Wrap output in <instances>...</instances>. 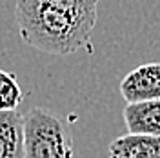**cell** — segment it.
<instances>
[{
    "mask_svg": "<svg viewBox=\"0 0 160 158\" xmlns=\"http://www.w3.org/2000/svg\"><path fill=\"white\" fill-rule=\"evenodd\" d=\"M15 18L29 47L68 57L89 44L98 0H15Z\"/></svg>",
    "mask_w": 160,
    "mask_h": 158,
    "instance_id": "1",
    "label": "cell"
},
{
    "mask_svg": "<svg viewBox=\"0 0 160 158\" xmlns=\"http://www.w3.org/2000/svg\"><path fill=\"white\" fill-rule=\"evenodd\" d=\"M24 158H73L69 122L46 107L24 115Z\"/></svg>",
    "mask_w": 160,
    "mask_h": 158,
    "instance_id": "2",
    "label": "cell"
},
{
    "mask_svg": "<svg viewBox=\"0 0 160 158\" xmlns=\"http://www.w3.org/2000/svg\"><path fill=\"white\" fill-rule=\"evenodd\" d=\"M120 95L126 104L160 98V62L142 64L129 71L120 82Z\"/></svg>",
    "mask_w": 160,
    "mask_h": 158,
    "instance_id": "3",
    "label": "cell"
},
{
    "mask_svg": "<svg viewBox=\"0 0 160 158\" xmlns=\"http://www.w3.org/2000/svg\"><path fill=\"white\" fill-rule=\"evenodd\" d=\"M122 116L129 135L160 136V98L126 104Z\"/></svg>",
    "mask_w": 160,
    "mask_h": 158,
    "instance_id": "4",
    "label": "cell"
},
{
    "mask_svg": "<svg viewBox=\"0 0 160 158\" xmlns=\"http://www.w3.org/2000/svg\"><path fill=\"white\" fill-rule=\"evenodd\" d=\"M0 158H24V116L0 111Z\"/></svg>",
    "mask_w": 160,
    "mask_h": 158,
    "instance_id": "5",
    "label": "cell"
},
{
    "mask_svg": "<svg viewBox=\"0 0 160 158\" xmlns=\"http://www.w3.org/2000/svg\"><path fill=\"white\" fill-rule=\"evenodd\" d=\"M109 158H160V136H118L109 144Z\"/></svg>",
    "mask_w": 160,
    "mask_h": 158,
    "instance_id": "6",
    "label": "cell"
},
{
    "mask_svg": "<svg viewBox=\"0 0 160 158\" xmlns=\"http://www.w3.org/2000/svg\"><path fill=\"white\" fill-rule=\"evenodd\" d=\"M22 100L24 91L17 80V75L0 69V111H17Z\"/></svg>",
    "mask_w": 160,
    "mask_h": 158,
    "instance_id": "7",
    "label": "cell"
}]
</instances>
